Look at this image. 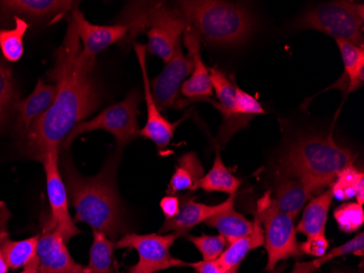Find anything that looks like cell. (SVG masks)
<instances>
[{
	"label": "cell",
	"mask_w": 364,
	"mask_h": 273,
	"mask_svg": "<svg viewBox=\"0 0 364 273\" xmlns=\"http://www.w3.org/2000/svg\"><path fill=\"white\" fill-rule=\"evenodd\" d=\"M81 48L71 16L48 75L57 87L54 103L26 133V153L32 159L42 162L48 153H60L71 131L100 104L101 98L93 77L95 61L82 58Z\"/></svg>",
	"instance_id": "1"
},
{
	"label": "cell",
	"mask_w": 364,
	"mask_h": 273,
	"mask_svg": "<svg viewBox=\"0 0 364 273\" xmlns=\"http://www.w3.org/2000/svg\"><path fill=\"white\" fill-rule=\"evenodd\" d=\"M114 162L101 173L85 177L77 173L69 160L63 163V175L71 205L75 209V221L83 222L102 232L110 239H117L126 230L122 203L114 186Z\"/></svg>",
	"instance_id": "2"
},
{
	"label": "cell",
	"mask_w": 364,
	"mask_h": 273,
	"mask_svg": "<svg viewBox=\"0 0 364 273\" xmlns=\"http://www.w3.org/2000/svg\"><path fill=\"white\" fill-rule=\"evenodd\" d=\"M357 155L335 143L333 135L302 137L289 145L280 160L278 176L301 178L318 194L331 186L337 174L353 165Z\"/></svg>",
	"instance_id": "3"
},
{
	"label": "cell",
	"mask_w": 364,
	"mask_h": 273,
	"mask_svg": "<svg viewBox=\"0 0 364 273\" xmlns=\"http://www.w3.org/2000/svg\"><path fill=\"white\" fill-rule=\"evenodd\" d=\"M179 9L200 38L218 46H237L250 38L255 20L243 6L214 0L181 1Z\"/></svg>",
	"instance_id": "4"
},
{
	"label": "cell",
	"mask_w": 364,
	"mask_h": 273,
	"mask_svg": "<svg viewBox=\"0 0 364 273\" xmlns=\"http://www.w3.org/2000/svg\"><path fill=\"white\" fill-rule=\"evenodd\" d=\"M363 4L332 1L321 4L304 12L296 19L298 30H316L346 41L355 46H363Z\"/></svg>",
	"instance_id": "5"
},
{
	"label": "cell",
	"mask_w": 364,
	"mask_h": 273,
	"mask_svg": "<svg viewBox=\"0 0 364 273\" xmlns=\"http://www.w3.org/2000/svg\"><path fill=\"white\" fill-rule=\"evenodd\" d=\"M130 22L134 31L149 29L147 49L165 63L173 58L188 26L187 20L180 9L163 4L149 5V9L134 14Z\"/></svg>",
	"instance_id": "6"
},
{
	"label": "cell",
	"mask_w": 364,
	"mask_h": 273,
	"mask_svg": "<svg viewBox=\"0 0 364 273\" xmlns=\"http://www.w3.org/2000/svg\"><path fill=\"white\" fill-rule=\"evenodd\" d=\"M255 215L263 227L264 246L267 252L265 268L267 272H272L282 260L302 257L299 243L296 242L294 220L279 210L269 192L259 199Z\"/></svg>",
	"instance_id": "7"
},
{
	"label": "cell",
	"mask_w": 364,
	"mask_h": 273,
	"mask_svg": "<svg viewBox=\"0 0 364 273\" xmlns=\"http://www.w3.org/2000/svg\"><path fill=\"white\" fill-rule=\"evenodd\" d=\"M141 101V94L138 91L130 92L119 103L105 108L94 118L77 124L65 139L63 148L68 149L77 135L94 130L107 131L114 135L118 147L124 148L139 135V104Z\"/></svg>",
	"instance_id": "8"
},
{
	"label": "cell",
	"mask_w": 364,
	"mask_h": 273,
	"mask_svg": "<svg viewBox=\"0 0 364 273\" xmlns=\"http://www.w3.org/2000/svg\"><path fill=\"white\" fill-rule=\"evenodd\" d=\"M179 235L169 234L128 233L116 243L117 248H132L139 254V262L130 269V273H155L171 268L187 267L189 264L173 257L171 246Z\"/></svg>",
	"instance_id": "9"
},
{
	"label": "cell",
	"mask_w": 364,
	"mask_h": 273,
	"mask_svg": "<svg viewBox=\"0 0 364 273\" xmlns=\"http://www.w3.org/2000/svg\"><path fill=\"white\" fill-rule=\"evenodd\" d=\"M46 176L47 197L50 206V219L65 243L81 233L69 212V197L65 180L59 170V153H48L42 161Z\"/></svg>",
	"instance_id": "10"
},
{
	"label": "cell",
	"mask_w": 364,
	"mask_h": 273,
	"mask_svg": "<svg viewBox=\"0 0 364 273\" xmlns=\"http://www.w3.org/2000/svg\"><path fill=\"white\" fill-rule=\"evenodd\" d=\"M38 273H85V266L77 264L67 248V243L57 231L50 215L42 219V235L38 238Z\"/></svg>",
	"instance_id": "11"
},
{
	"label": "cell",
	"mask_w": 364,
	"mask_h": 273,
	"mask_svg": "<svg viewBox=\"0 0 364 273\" xmlns=\"http://www.w3.org/2000/svg\"><path fill=\"white\" fill-rule=\"evenodd\" d=\"M134 51H136L141 71H142L143 89H144L143 98L146 103L147 110L146 124L139 130V135H142L144 138L153 141L159 149L163 150L168 147L178 125L182 120L171 123L168 119L163 116L155 103L152 91H151V83L146 69V48L144 45L138 44L134 47Z\"/></svg>",
	"instance_id": "12"
},
{
	"label": "cell",
	"mask_w": 364,
	"mask_h": 273,
	"mask_svg": "<svg viewBox=\"0 0 364 273\" xmlns=\"http://www.w3.org/2000/svg\"><path fill=\"white\" fill-rule=\"evenodd\" d=\"M193 69L192 59L182 52L181 44L178 45L173 58L166 63L163 71L152 83V96L157 108L167 110L178 102V96L182 84L191 75Z\"/></svg>",
	"instance_id": "13"
},
{
	"label": "cell",
	"mask_w": 364,
	"mask_h": 273,
	"mask_svg": "<svg viewBox=\"0 0 364 273\" xmlns=\"http://www.w3.org/2000/svg\"><path fill=\"white\" fill-rule=\"evenodd\" d=\"M210 82H212L213 91L218 96V102L208 98V102L212 103L216 110L222 114L224 123L220 129V140L227 143L229 139L240 129L245 128L250 122H247L242 117L237 114L236 110V83L227 78L218 68H210Z\"/></svg>",
	"instance_id": "14"
},
{
	"label": "cell",
	"mask_w": 364,
	"mask_h": 273,
	"mask_svg": "<svg viewBox=\"0 0 364 273\" xmlns=\"http://www.w3.org/2000/svg\"><path fill=\"white\" fill-rule=\"evenodd\" d=\"M75 20L77 36L82 41L80 56L85 61H95V57L114 43L122 40L130 31L124 24L114 26H97L85 19V14L75 8L71 14Z\"/></svg>",
	"instance_id": "15"
},
{
	"label": "cell",
	"mask_w": 364,
	"mask_h": 273,
	"mask_svg": "<svg viewBox=\"0 0 364 273\" xmlns=\"http://www.w3.org/2000/svg\"><path fill=\"white\" fill-rule=\"evenodd\" d=\"M235 197L229 196L224 202L210 206L205 203L196 202L193 198L186 197L180 201V209L178 215L171 220H165L163 227L159 230V234L176 233L178 235L188 233L196 225L205 223L210 217L228 209L234 208Z\"/></svg>",
	"instance_id": "16"
},
{
	"label": "cell",
	"mask_w": 364,
	"mask_h": 273,
	"mask_svg": "<svg viewBox=\"0 0 364 273\" xmlns=\"http://www.w3.org/2000/svg\"><path fill=\"white\" fill-rule=\"evenodd\" d=\"M200 41L201 38L196 30L188 26L183 34V44L189 52V57L193 63V69L189 79L186 80L181 88V93L189 98L188 103L192 101L208 100L213 94L210 71L202 59Z\"/></svg>",
	"instance_id": "17"
},
{
	"label": "cell",
	"mask_w": 364,
	"mask_h": 273,
	"mask_svg": "<svg viewBox=\"0 0 364 273\" xmlns=\"http://www.w3.org/2000/svg\"><path fill=\"white\" fill-rule=\"evenodd\" d=\"M318 194L316 187L301 178L278 176L276 198L278 208L292 220H296L304 205Z\"/></svg>",
	"instance_id": "18"
},
{
	"label": "cell",
	"mask_w": 364,
	"mask_h": 273,
	"mask_svg": "<svg viewBox=\"0 0 364 273\" xmlns=\"http://www.w3.org/2000/svg\"><path fill=\"white\" fill-rule=\"evenodd\" d=\"M57 87L38 80L36 89L28 98L14 103V108L19 113V125L23 131L28 133L34 123L44 115L54 103Z\"/></svg>",
	"instance_id": "19"
},
{
	"label": "cell",
	"mask_w": 364,
	"mask_h": 273,
	"mask_svg": "<svg viewBox=\"0 0 364 273\" xmlns=\"http://www.w3.org/2000/svg\"><path fill=\"white\" fill-rule=\"evenodd\" d=\"M77 6V3L69 0H9L0 1V11L43 19L73 11Z\"/></svg>",
	"instance_id": "20"
},
{
	"label": "cell",
	"mask_w": 364,
	"mask_h": 273,
	"mask_svg": "<svg viewBox=\"0 0 364 273\" xmlns=\"http://www.w3.org/2000/svg\"><path fill=\"white\" fill-rule=\"evenodd\" d=\"M343 63V75L333 86L347 93L362 87L364 81V48L346 41H336Z\"/></svg>",
	"instance_id": "21"
},
{
	"label": "cell",
	"mask_w": 364,
	"mask_h": 273,
	"mask_svg": "<svg viewBox=\"0 0 364 273\" xmlns=\"http://www.w3.org/2000/svg\"><path fill=\"white\" fill-rule=\"evenodd\" d=\"M204 176V168L196 152H188L178 160L169 180L167 195L176 196L182 192H196Z\"/></svg>",
	"instance_id": "22"
},
{
	"label": "cell",
	"mask_w": 364,
	"mask_h": 273,
	"mask_svg": "<svg viewBox=\"0 0 364 273\" xmlns=\"http://www.w3.org/2000/svg\"><path fill=\"white\" fill-rule=\"evenodd\" d=\"M333 195L331 188L312 198L304 209L301 220L296 225V233H301L306 237L324 235L329 208L332 205Z\"/></svg>",
	"instance_id": "23"
},
{
	"label": "cell",
	"mask_w": 364,
	"mask_h": 273,
	"mask_svg": "<svg viewBox=\"0 0 364 273\" xmlns=\"http://www.w3.org/2000/svg\"><path fill=\"white\" fill-rule=\"evenodd\" d=\"M261 246H264L263 227H262L259 219L255 215V221H253L252 233L228 244V247L223 252V254L216 260L224 270L228 271L230 269L240 266L241 262L247 257V254L251 250L257 249Z\"/></svg>",
	"instance_id": "24"
},
{
	"label": "cell",
	"mask_w": 364,
	"mask_h": 273,
	"mask_svg": "<svg viewBox=\"0 0 364 273\" xmlns=\"http://www.w3.org/2000/svg\"><path fill=\"white\" fill-rule=\"evenodd\" d=\"M205 225L218 230L228 244L250 235L253 230V222L237 212L235 208L215 215L205 222Z\"/></svg>",
	"instance_id": "25"
},
{
	"label": "cell",
	"mask_w": 364,
	"mask_h": 273,
	"mask_svg": "<svg viewBox=\"0 0 364 273\" xmlns=\"http://www.w3.org/2000/svg\"><path fill=\"white\" fill-rule=\"evenodd\" d=\"M240 185V178L236 177L231 173L223 162L220 149L216 150L214 164L210 172L202 178L198 188H201L206 192H226L229 196H232L236 195Z\"/></svg>",
	"instance_id": "26"
},
{
	"label": "cell",
	"mask_w": 364,
	"mask_h": 273,
	"mask_svg": "<svg viewBox=\"0 0 364 273\" xmlns=\"http://www.w3.org/2000/svg\"><path fill=\"white\" fill-rule=\"evenodd\" d=\"M333 198L338 201L357 199L361 206L364 203V173L351 165L337 174L336 180L329 186Z\"/></svg>",
	"instance_id": "27"
},
{
	"label": "cell",
	"mask_w": 364,
	"mask_h": 273,
	"mask_svg": "<svg viewBox=\"0 0 364 273\" xmlns=\"http://www.w3.org/2000/svg\"><path fill=\"white\" fill-rule=\"evenodd\" d=\"M116 243L102 233L93 231V244L90 250V262L85 273H112Z\"/></svg>",
	"instance_id": "28"
},
{
	"label": "cell",
	"mask_w": 364,
	"mask_h": 273,
	"mask_svg": "<svg viewBox=\"0 0 364 273\" xmlns=\"http://www.w3.org/2000/svg\"><path fill=\"white\" fill-rule=\"evenodd\" d=\"M38 238L40 235L11 241L9 237L3 242V254L6 264L12 270L24 268L38 256Z\"/></svg>",
	"instance_id": "29"
},
{
	"label": "cell",
	"mask_w": 364,
	"mask_h": 273,
	"mask_svg": "<svg viewBox=\"0 0 364 273\" xmlns=\"http://www.w3.org/2000/svg\"><path fill=\"white\" fill-rule=\"evenodd\" d=\"M350 254L359 256V257H363L364 234L362 232L358 234L355 237H353V239L347 242V243L333 248L331 252L323 254L322 257L316 258V260H312V262H296L294 266V269H292L291 273H314L321 267L324 266L326 262Z\"/></svg>",
	"instance_id": "30"
},
{
	"label": "cell",
	"mask_w": 364,
	"mask_h": 273,
	"mask_svg": "<svg viewBox=\"0 0 364 273\" xmlns=\"http://www.w3.org/2000/svg\"><path fill=\"white\" fill-rule=\"evenodd\" d=\"M14 28L0 30V49L4 57L10 63H16L23 56V38L28 29V24L20 16H14Z\"/></svg>",
	"instance_id": "31"
},
{
	"label": "cell",
	"mask_w": 364,
	"mask_h": 273,
	"mask_svg": "<svg viewBox=\"0 0 364 273\" xmlns=\"http://www.w3.org/2000/svg\"><path fill=\"white\" fill-rule=\"evenodd\" d=\"M334 219L343 233L358 231L364 223L363 206L358 202H346L335 209Z\"/></svg>",
	"instance_id": "32"
},
{
	"label": "cell",
	"mask_w": 364,
	"mask_h": 273,
	"mask_svg": "<svg viewBox=\"0 0 364 273\" xmlns=\"http://www.w3.org/2000/svg\"><path fill=\"white\" fill-rule=\"evenodd\" d=\"M16 98L18 93L14 87L11 69L0 61V126L3 125L10 106L16 103Z\"/></svg>",
	"instance_id": "33"
},
{
	"label": "cell",
	"mask_w": 364,
	"mask_h": 273,
	"mask_svg": "<svg viewBox=\"0 0 364 273\" xmlns=\"http://www.w3.org/2000/svg\"><path fill=\"white\" fill-rule=\"evenodd\" d=\"M188 238L198 248L203 257V262L218 259L228 244L222 235L189 236Z\"/></svg>",
	"instance_id": "34"
},
{
	"label": "cell",
	"mask_w": 364,
	"mask_h": 273,
	"mask_svg": "<svg viewBox=\"0 0 364 273\" xmlns=\"http://www.w3.org/2000/svg\"><path fill=\"white\" fill-rule=\"evenodd\" d=\"M236 110L239 116L245 118L247 122L255 118L257 115H263L265 113L263 106L255 96H250L247 92L241 90L236 84Z\"/></svg>",
	"instance_id": "35"
},
{
	"label": "cell",
	"mask_w": 364,
	"mask_h": 273,
	"mask_svg": "<svg viewBox=\"0 0 364 273\" xmlns=\"http://www.w3.org/2000/svg\"><path fill=\"white\" fill-rule=\"evenodd\" d=\"M327 249H328V241L325 234L308 237L306 242L299 244V250L302 254L314 256V257H322L323 254H326Z\"/></svg>",
	"instance_id": "36"
},
{
	"label": "cell",
	"mask_w": 364,
	"mask_h": 273,
	"mask_svg": "<svg viewBox=\"0 0 364 273\" xmlns=\"http://www.w3.org/2000/svg\"><path fill=\"white\" fill-rule=\"evenodd\" d=\"M11 212L6 206L4 201H0V273H7L9 267L6 264L5 257L3 254V242L6 238L9 237L8 235V223L11 219Z\"/></svg>",
	"instance_id": "37"
},
{
	"label": "cell",
	"mask_w": 364,
	"mask_h": 273,
	"mask_svg": "<svg viewBox=\"0 0 364 273\" xmlns=\"http://www.w3.org/2000/svg\"><path fill=\"white\" fill-rule=\"evenodd\" d=\"M189 266L198 273H237L239 269V267H236V268L230 269L228 271L224 270L223 267L218 264V260H213V262H203L202 260V262L189 264Z\"/></svg>",
	"instance_id": "38"
},
{
	"label": "cell",
	"mask_w": 364,
	"mask_h": 273,
	"mask_svg": "<svg viewBox=\"0 0 364 273\" xmlns=\"http://www.w3.org/2000/svg\"><path fill=\"white\" fill-rule=\"evenodd\" d=\"M161 211L165 215V220H171L175 217L179 212L180 209V199L177 196L164 197L159 203Z\"/></svg>",
	"instance_id": "39"
},
{
	"label": "cell",
	"mask_w": 364,
	"mask_h": 273,
	"mask_svg": "<svg viewBox=\"0 0 364 273\" xmlns=\"http://www.w3.org/2000/svg\"><path fill=\"white\" fill-rule=\"evenodd\" d=\"M38 266H40V262L36 256V259H33L28 266L24 267L21 273H38Z\"/></svg>",
	"instance_id": "40"
},
{
	"label": "cell",
	"mask_w": 364,
	"mask_h": 273,
	"mask_svg": "<svg viewBox=\"0 0 364 273\" xmlns=\"http://www.w3.org/2000/svg\"><path fill=\"white\" fill-rule=\"evenodd\" d=\"M283 271H284V267H280V268L274 269V270L269 273H282V272H283Z\"/></svg>",
	"instance_id": "41"
},
{
	"label": "cell",
	"mask_w": 364,
	"mask_h": 273,
	"mask_svg": "<svg viewBox=\"0 0 364 273\" xmlns=\"http://www.w3.org/2000/svg\"><path fill=\"white\" fill-rule=\"evenodd\" d=\"M333 273H347V272H339V271H335V272H333Z\"/></svg>",
	"instance_id": "42"
}]
</instances>
